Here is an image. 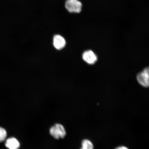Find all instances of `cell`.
I'll return each mask as SVG.
<instances>
[{
  "label": "cell",
  "instance_id": "obj_8",
  "mask_svg": "<svg viewBox=\"0 0 149 149\" xmlns=\"http://www.w3.org/2000/svg\"><path fill=\"white\" fill-rule=\"evenodd\" d=\"M7 133L6 130L0 127V143L4 141L6 138Z\"/></svg>",
  "mask_w": 149,
  "mask_h": 149
},
{
  "label": "cell",
  "instance_id": "obj_4",
  "mask_svg": "<svg viewBox=\"0 0 149 149\" xmlns=\"http://www.w3.org/2000/svg\"><path fill=\"white\" fill-rule=\"evenodd\" d=\"M53 41L54 47L57 50L62 49L66 46V40L61 35H55L54 37Z\"/></svg>",
  "mask_w": 149,
  "mask_h": 149
},
{
  "label": "cell",
  "instance_id": "obj_9",
  "mask_svg": "<svg viewBox=\"0 0 149 149\" xmlns=\"http://www.w3.org/2000/svg\"><path fill=\"white\" fill-rule=\"evenodd\" d=\"M115 149H128L125 146H120L117 148Z\"/></svg>",
  "mask_w": 149,
  "mask_h": 149
},
{
  "label": "cell",
  "instance_id": "obj_7",
  "mask_svg": "<svg viewBox=\"0 0 149 149\" xmlns=\"http://www.w3.org/2000/svg\"><path fill=\"white\" fill-rule=\"evenodd\" d=\"M81 149H94V146L91 141L85 139L82 143V148Z\"/></svg>",
  "mask_w": 149,
  "mask_h": 149
},
{
  "label": "cell",
  "instance_id": "obj_3",
  "mask_svg": "<svg viewBox=\"0 0 149 149\" xmlns=\"http://www.w3.org/2000/svg\"><path fill=\"white\" fill-rule=\"evenodd\" d=\"M149 68H145L143 71L137 74V79L139 83L143 86L147 87L149 86Z\"/></svg>",
  "mask_w": 149,
  "mask_h": 149
},
{
  "label": "cell",
  "instance_id": "obj_5",
  "mask_svg": "<svg viewBox=\"0 0 149 149\" xmlns=\"http://www.w3.org/2000/svg\"><path fill=\"white\" fill-rule=\"evenodd\" d=\"M82 57L83 60L89 64H94L97 61V57L91 50H87L84 52Z\"/></svg>",
  "mask_w": 149,
  "mask_h": 149
},
{
  "label": "cell",
  "instance_id": "obj_6",
  "mask_svg": "<svg viewBox=\"0 0 149 149\" xmlns=\"http://www.w3.org/2000/svg\"><path fill=\"white\" fill-rule=\"evenodd\" d=\"M5 146L9 149H18L20 148V144L15 138L10 137L6 140Z\"/></svg>",
  "mask_w": 149,
  "mask_h": 149
},
{
  "label": "cell",
  "instance_id": "obj_1",
  "mask_svg": "<svg viewBox=\"0 0 149 149\" xmlns=\"http://www.w3.org/2000/svg\"><path fill=\"white\" fill-rule=\"evenodd\" d=\"M65 7L70 13H79L82 9L83 4L79 0H67L65 3Z\"/></svg>",
  "mask_w": 149,
  "mask_h": 149
},
{
  "label": "cell",
  "instance_id": "obj_2",
  "mask_svg": "<svg viewBox=\"0 0 149 149\" xmlns=\"http://www.w3.org/2000/svg\"><path fill=\"white\" fill-rule=\"evenodd\" d=\"M50 133L51 135L57 139L64 138L66 135V131L64 127L62 125L56 124L50 128Z\"/></svg>",
  "mask_w": 149,
  "mask_h": 149
}]
</instances>
